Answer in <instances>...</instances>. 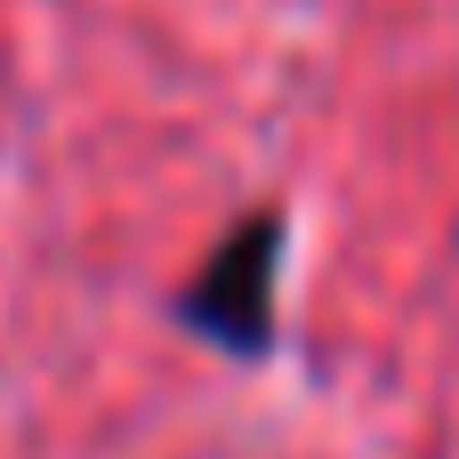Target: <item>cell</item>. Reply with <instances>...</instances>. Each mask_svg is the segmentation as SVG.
Segmentation results:
<instances>
[{
  "mask_svg": "<svg viewBox=\"0 0 459 459\" xmlns=\"http://www.w3.org/2000/svg\"><path fill=\"white\" fill-rule=\"evenodd\" d=\"M282 250H290V218L282 210H242L210 242V258L178 282L169 315L202 347L234 355V363H266L274 355V307H282Z\"/></svg>",
  "mask_w": 459,
  "mask_h": 459,
  "instance_id": "6da1fadb",
  "label": "cell"
}]
</instances>
